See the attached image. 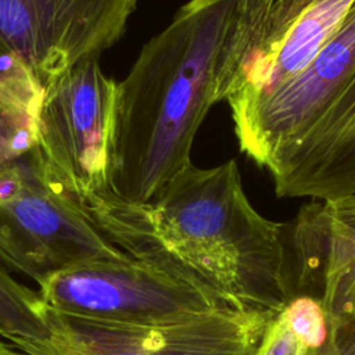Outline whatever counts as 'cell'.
<instances>
[{
	"label": "cell",
	"mask_w": 355,
	"mask_h": 355,
	"mask_svg": "<svg viewBox=\"0 0 355 355\" xmlns=\"http://www.w3.org/2000/svg\"><path fill=\"white\" fill-rule=\"evenodd\" d=\"M80 205L130 258L225 300L279 315L295 297L287 223L251 205L233 159L190 164L147 202L107 190Z\"/></svg>",
	"instance_id": "1"
},
{
	"label": "cell",
	"mask_w": 355,
	"mask_h": 355,
	"mask_svg": "<svg viewBox=\"0 0 355 355\" xmlns=\"http://www.w3.org/2000/svg\"><path fill=\"white\" fill-rule=\"evenodd\" d=\"M237 0H190L118 82L110 191L147 202L191 164Z\"/></svg>",
	"instance_id": "2"
},
{
	"label": "cell",
	"mask_w": 355,
	"mask_h": 355,
	"mask_svg": "<svg viewBox=\"0 0 355 355\" xmlns=\"http://www.w3.org/2000/svg\"><path fill=\"white\" fill-rule=\"evenodd\" d=\"M43 97L22 60L0 57V263L36 286L76 263L130 258L50 178L39 150Z\"/></svg>",
	"instance_id": "3"
},
{
	"label": "cell",
	"mask_w": 355,
	"mask_h": 355,
	"mask_svg": "<svg viewBox=\"0 0 355 355\" xmlns=\"http://www.w3.org/2000/svg\"><path fill=\"white\" fill-rule=\"evenodd\" d=\"M352 0H237L215 79L232 118L297 78L344 19Z\"/></svg>",
	"instance_id": "4"
},
{
	"label": "cell",
	"mask_w": 355,
	"mask_h": 355,
	"mask_svg": "<svg viewBox=\"0 0 355 355\" xmlns=\"http://www.w3.org/2000/svg\"><path fill=\"white\" fill-rule=\"evenodd\" d=\"M37 293L58 313L119 326L178 323L233 302L133 258L68 266L49 275Z\"/></svg>",
	"instance_id": "5"
},
{
	"label": "cell",
	"mask_w": 355,
	"mask_h": 355,
	"mask_svg": "<svg viewBox=\"0 0 355 355\" xmlns=\"http://www.w3.org/2000/svg\"><path fill=\"white\" fill-rule=\"evenodd\" d=\"M276 316L226 302L178 323L119 326L68 316L44 305V337L15 347L29 355H254Z\"/></svg>",
	"instance_id": "6"
},
{
	"label": "cell",
	"mask_w": 355,
	"mask_h": 355,
	"mask_svg": "<svg viewBox=\"0 0 355 355\" xmlns=\"http://www.w3.org/2000/svg\"><path fill=\"white\" fill-rule=\"evenodd\" d=\"M83 60L44 89L39 150L50 178L76 202L110 189L118 83Z\"/></svg>",
	"instance_id": "7"
},
{
	"label": "cell",
	"mask_w": 355,
	"mask_h": 355,
	"mask_svg": "<svg viewBox=\"0 0 355 355\" xmlns=\"http://www.w3.org/2000/svg\"><path fill=\"white\" fill-rule=\"evenodd\" d=\"M139 0H0V57L15 55L44 89L125 33Z\"/></svg>",
	"instance_id": "8"
},
{
	"label": "cell",
	"mask_w": 355,
	"mask_h": 355,
	"mask_svg": "<svg viewBox=\"0 0 355 355\" xmlns=\"http://www.w3.org/2000/svg\"><path fill=\"white\" fill-rule=\"evenodd\" d=\"M355 73V0L313 61L266 100L232 118L241 153L268 168L297 141Z\"/></svg>",
	"instance_id": "9"
},
{
	"label": "cell",
	"mask_w": 355,
	"mask_h": 355,
	"mask_svg": "<svg viewBox=\"0 0 355 355\" xmlns=\"http://www.w3.org/2000/svg\"><path fill=\"white\" fill-rule=\"evenodd\" d=\"M287 233L295 297L318 298L330 327L355 330V197L305 204Z\"/></svg>",
	"instance_id": "10"
},
{
	"label": "cell",
	"mask_w": 355,
	"mask_h": 355,
	"mask_svg": "<svg viewBox=\"0 0 355 355\" xmlns=\"http://www.w3.org/2000/svg\"><path fill=\"white\" fill-rule=\"evenodd\" d=\"M266 169L277 197H355V73L315 123L277 153Z\"/></svg>",
	"instance_id": "11"
},
{
	"label": "cell",
	"mask_w": 355,
	"mask_h": 355,
	"mask_svg": "<svg viewBox=\"0 0 355 355\" xmlns=\"http://www.w3.org/2000/svg\"><path fill=\"white\" fill-rule=\"evenodd\" d=\"M47 333L44 302L0 263V336L11 344L35 341Z\"/></svg>",
	"instance_id": "12"
},
{
	"label": "cell",
	"mask_w": 355,
	"mask_h": 355,
	"mask_svg": "<svg viewBox=\"0 0 355 355\" xmlns=\"http://www.w3.org/2000/svg\"><path fill=\"white\" fill-rule=\"evenodd\" d=\"M302 352L322 348L330 336L326 311L318 298L311 295L294 297L280 312Z\"/></svg>",
	"instance_id": "13"
},
{
	"label": "cell",
	"mask_w": 355,
	"mask_h": 355,
	"mask_svg": "<svg viewBox=\"0 0 355 355\" xmlns=\"http://www.w3.org/2000/svg\"><path fill=\"white\" fill-rule=\"evenodd\" d=\"M254 355H302L297 340L280 313L269 323Z\"/></svg>",
	"instance_id": "14"
},
{
	"label": "cell",
	"mask_w": 355,
	"mask_h": 355,
	"mask_svg": "<svg viewBox=\"0 0 355 355\" xmlns=\"http://www.w3.org/2000/svg\"><path fill=\"white\" fill-rule=\"evenodd\" d=\"M302 355H355V330L333 329L330 327V336L326 344Z\"/></svg>",
	"instance_id": "15"
},
{
	"label": "cell",
	"mask_w": 355,
	"mask_h": 355,
	"mask_svg": "<svg viewBox=\"0 0 355 355\" xmlns=\"http://www.w3.org/2000/svg\"><path fill=\"white\" fill-rule=\"evenodd\" d=\"M0 355H29L12 344H6L0 340Z\"/></svg>",
	"instance_id": "16"
}]
</instances>
